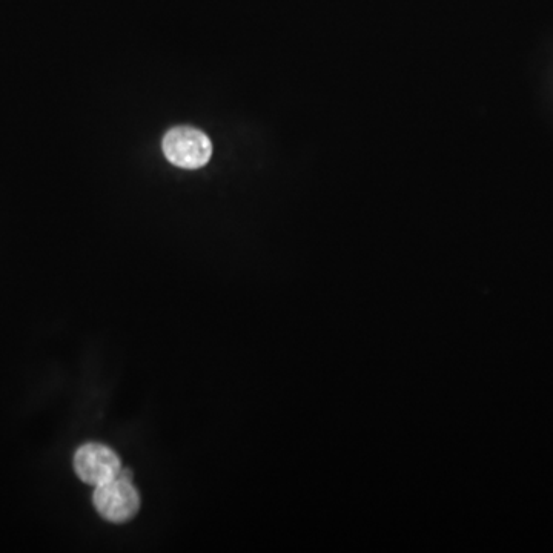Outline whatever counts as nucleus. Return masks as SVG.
Masks as SVG:
<instances>
[{
    "label": "nucleus",
    "mask_w": 553,
    "mask_h": 553,
    "mask_svg": "<svg viewBox=\"0 0 553 553\" xmlns=\"http://www.w3.org/2000/svg\"><path fill=\"white\" fill-rule=\"evenodd\" d=\"M163 153L169 162L179 168H202L212 156L211 140L196 128L179 126L163 139Z\"/></svg>",
    "instance_id": "1"
},
{
    "label": "nucleus",
    "mask_w": 553,
    "mask_h": 553,
    "mask_svg": "<svg viewBox=\"0 0 553 553\" xmlns=\"http://www.w3.org/2000/svg\"><path fill=\"white\" fill-rule=\"evenodd\" d=\"M94 506L105 520L123 523L139 512L140 497L131 481L114 478L110 483L97 486Z\"/></svg>",
    "instance_id": "2"
},
{
    "label": "nucleus",
    "mask_w": 553,
    "mask_h": 553,
    "mask_svg": "<svg viewBox=\"0 0 553 553\" xmlns=\"http://www.w3.org/2000/svg\"><path fill=\"white\" fill-rule=\"evenodd\" d=\"M74 467L80 480L93 486H102L119 477L120 460L110 448L90 443L76 452Z\"/></svg>",
    "instance_id": "3"
},
{
    "label": "nucleus",
    "mask_w": 553,
    "mask_h": 553,
    "mask_svg": "<svg viewBox=\"0 0 553 553\" xmlns=\"http://www.w3.org/2000/svg\"><path fill=\"white\" fill-rule=\"evenodd\" d=\"M119 478L125 481H133V474H131V471H128V469H125V471L119 472Z\"/></svg>",
    "instance_id": "4"
}]
</instances>
